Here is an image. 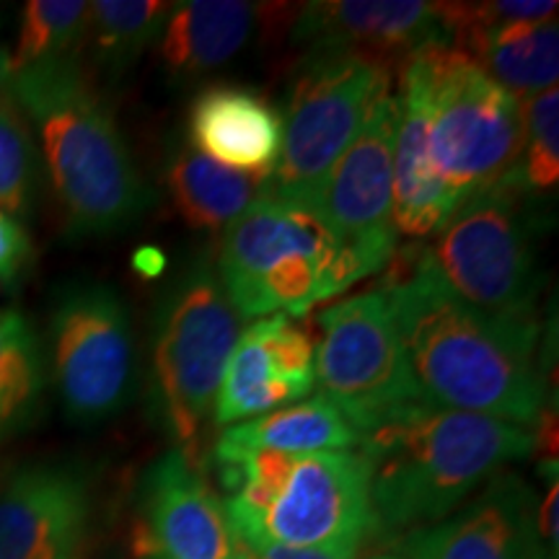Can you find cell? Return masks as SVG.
Listing matches in <instances>:
<instances>
[{"label": "cell", "mask_w": 559, "mask_h": 559, "mask_svg": "<svg viewBox=\"0 0 559 559\" xmlns=\"http://www.w3.org/2000/svg\"><path fill=\"white\" fill-rule=\"evenodd\" d=\"M381 285L419 391L430 404L531 428L547 400L536 319L461 300L425 247L396 251Z\"/></svg>", "instance_id": "cell-1"}, {"label": "cell", "mask_w": 559, "mask_h": 559, "mask_svg": "<svg viewBox=\"0 0 559 559\" xmlns=\"http://www.w3.org/2000/svg\"><path fill=\"white\" fill-rule=\"evenodd\" d=\"M5 88L37 140L68 236L120 234L148 213L151 185L81 58L21 70Z\"/></svg>", "instance_id": "cell-2"}, {"label": "cell", "mask_w": 559, "mask_h": 559, "mask_svg": "<svg viewBox=\"0 0 559 559\" xmlns=\"http://www.w3.org/2000/svg\"><path fill=\"white\" fill-rule=\"evenodd\" d=\"M373 531L409 534L443 521L502 466L534 453V432L423 402L360 440Z\"/></svg>", "instance_id": "cell-3"}, {"label": "cell", "mask_w": 559, "mask_h": 559, "mask_svg": "<svg viewBox=\"0 0 559 559\" xmlns=\"http://www.w3.org/2000/svg\"><path fill=\"white\" fill-rule=\"evenodd\" d=\"M215 270L234 309L251 321L300 319L366 280L317 207L267 194L223 230Z\"/></svg>", "instance_id": "cell-4"}, {"label": "cell", "mask_w": 559, "mask_h": 559, "mask_svg": "<svg viewBox=\"0 0 559 559\" xmlns=\"http://www.w3.org/2000/svg\"><path fill=\"white\" fill-rule=\"evenodd\" d=\"M234 309L205 251L164 285L151 319L148 409L153 423L187 451L213 415L223 370L241 337Z\"/></svg>", "instance_id": "cell-5"}, {"label": "cell", "mask_w": 559, "mask_h": 559, "mask_svg": "<svg viewBox=\"0 0 559 559\" xmlns=\"http://www.w3.org/2000/svg\"><path fill=\"white\" fill-rule=\"evenodd\" d=\"M386 83L391 70L376 60L349 52H306L280 115L283 143L264 194L317 205L321 187Z\"/></svg>", "instance_id": "cell-6"}, {"label": "cell", "mask_w": 559, "mask_h": 559, "mask_svg": "<svg viewBox=\"0 0 559 559\" xmlns=\"http://www.w3.org/2000/svg\"><path fill=\"white\" fill-rule=\"evenodd\" d=\"M419 60L428 81L430 158L461 205L513 174L521 102L451 47H425Z\"/></svg>", "instance_id": "cell-7"}, {"label": "cell", "mask_w": 559, "mask_h": 559, "mask_svg": "<svg viewBox=\"0 0 559 559\" xmlns=\"http://www.w3.org/2000/svg\"><path fill=\"white\" fill-rule=\"evenodd\" d=\"M526 200L508 177L461 202L425 249L443 283L474 309L536 319L542 280Z\"/></svg>", "instance_id": "cell-8"}, {"label": "cell", "mask_w": 559, "mask_h": 559, "mask_svg": "<svg viewBox=\"0 0 559 559\" xmlns=\"http://www.w3.org/2000/svg\"><path fill=\"white\" fill-rule=\"evenodd\" d=\"M50 376L70 423L102 425L138 391V347L124 298L107 283H68L50 309Z\"/></svg>", "instance_id": "cell-9"}, {"label": "cell", "mask_w": 559, "mask_h": 559, "mask_svg": "<svg viewBox=\"0 0 559 559\" xmlns=\"http://www.w3.org/2000/svg\"><path fill=\"white\" fill-rule=\"evenodd\" d=\"M319 326L313 358L319 396L334 404L360 438L428 402L409 370L383 288L326 306Z\"/></svg>", "instance_id": "cell-10"}, {"label": "cell", "mask_w": 559, "mask_h": 559, "mask_svg": "<svg viewBox=\"0 0 559 559\" xmlns=\"http://www.w3.org/2000/svg\"><path fill=\"white\" fill-rule=\"evenodd\" d=\"M234 536L285 547H362L373 531L370 469L360 451L293 453L283 485L254 519H226Z\"/></svg>", "instance_id": "cell-11"}, {"label": "cell", "mask_w": 559, "mask_h": 559, "mask_svg": "<svg viewBox=\"0 0 559 559\" xmlns=\"http://www.w3.org/2000/svg\"><path fill=\"white\" fill-rule=\"evenodd\" d=\"M394 130L396 94L386 83L313 205L355 257L362 277L386 270L400 251L394 223Z\"/></svg>", "instance_id": "cell-12"}, {"label": "cell", "mask_w": 559, "mask_h": 559, "mask_svg": "<svg viewBox=\"0 0 559 559\" xmlns=\"http://www.w3.org/2000/svg\"><path fill=\"white\" fill-rule=\"evenodd\" d=\"M94 498L68 464H24L0 481V559H86Z\"/></svg>", "instance_id": "cell-13"}, {"label": "cell", "mask_w": 559, "mask_h": 559, "mask_svg": "<svg viewBox=\"0 0 559 559\" xmlns=\"http://www.w3.org/2000/svg\"><path fill=\"white\" fill-rule=\"evenodd\" d=\"M317 345L304 319L272 313L241 332L223 370L213 419L221 428L288 407L317 383Z\"/></svg>", "instance_id": "cell-14"}, {"label": "cell", "mask_w": 559, "mask_h": 559, "mask_svg": "<svg viewBox=\"0 0 559 559\" xmlns=\"http://www.w3.org/2000/svg\"><path fill=\"white\" fill-rule=\"evenodd\" d=\"M402 559H549L534 487L500 472L443 521L400 539Z\"/></svg>", "instance_id": "cell-15"}, {"label": "cell", "mask_w": 559, "mask_h": 559, "mask_svg": "<svg viewBox=\"0 0 559 559\" xmlns=\"http://www.w3.org/2000/svg\"><path fill=\"white\" fill-rule=\"evenodd\" d=\"M293 45L306 52H349L402 68L425 47H449L438 3L423 0H317L296 11Z\"/></svg>", "instance_id": "cell-16"}, {"label": "cell", "mask_w": 559, "mask_h": 559, "mask_svg": "<svg viewBox=\"0 0 559 559\" xmlns=\"http://www.w3.org/2000/svg\"><path fill=\"white\" fill-rule=\"evenodd\" d=\"M140 510L135 549H151L164 559H236L223 502L185 449L153 461Z\"/></svg>", "instance_id": "cell-17"}, {"label": "cell", "mask_w": 559, "mask_h": 559, "mask_svg": "<svg viewBox=\"0 0 559 559\" xmlns=\"http://www.w3.org/2000/svg\"><path fill=\"white\" fill-rule=\"evenodd\" d=\"M428 122V81L417 52L402 66L394 130V223L400 236L415 241L436 236L459 207L432 166Z\"/></svg>", "instance_id": "cell-18"}, {"label": "cell", "mask_w": 559, "mask_h": 559, "mask_svg": "<svg viewBox=\"0 0 559 559\" xmlns=\"http://www.w3.org/2000/svg\"><path fill=\"white\" fill-rule=\"evenodd\" d=\"M187 143L228 169L267 179L283 143V117L257 88L215 83L190 104Z\"/></svg>", "instance_id": "cell-19"}, {"label": "cell", "mask_w": 559, "mask_h": 559, "mask_svg": "<svg viewBox=\"0 0 559 559\" xmlns=\"http://www.w3.org/2000/svg\"><path fill=\"white\" fill-rule=\"evenodd\" d=\"M270 5L243 0L171 3L158 37V58L171 83H194L228 66L260 29Z\"/></svg>", "instance_id": "cell-20"}, {"label": "cell", "mask_w": 559, "mask_h": 559, "mask_svg": "<svg viewBox=\"0 0 559 559\" xmlns=\"http://www.w3.org/2000/svg\"><path fill=\"white\" fill-rule=\"evenodd\" d=\"M164 185L177 213L200 230H226L264 194L267 179L228 169L202 156L187 140L169 145Z\"/></svg>", "instance_id": "cell-21"}, {"label": "cell", "mask_w": 559, "mask_h": 559, "mask_svg": "<svg viewBox=\"0 0 559 559\" xmlns=\"http://www.w3.org/2000/svg\"><path fill=\"white\" fill-rule=\"evenodd\" d=\"M485 70L515 99H531L557 88L559 79V26L557 19L506 24L472 34L451 47Z\"/></svg>", "instance_id": "cell-22"}, {"label": "cell", "mask_w": 559, "mask_h": 559, "mask_svg": "<svg viewBox=\"0 0 559 559\" xmlns=\"http://www.w3.org/2000/svg\"><path fill=\"white\" fill-rule=\"evenodd\" d=\"M360 440V432L334 404L324 396H313L309 402L288 404L247 423L223 428L215 445L234 451L319 453L355 451Z\"/></svg>", "instance_id": "cell-23"}, {"label": "cell", "mask_w": 559, "mask_h": 559, "mask_svg": "<svg viewBox=\"0 0 559 559\" xmlns=\"http://www.w3.org/2000/svg\"><path fill=\"white\" fill-rule=\"evenodd\" d=\"M171 3L160 0H96L88 3L83 50L88 66L109 86L120 83L156 47ZM91 73V75H94Z\"/></svg>", "instance_id": "cell-24"}, {"label": "cell", "mask_w": 559, "mask_h": 559, "mask_svg": "<svg viewBox=\"0 0 559 559\" xmlns=\"http://www.w3.org/2000/svg\"><path fill=\"white\" fill-rule=\"evenodd\" d=\"M47 383L45 347L32 321L0 311V440L26 428Z\"/></svg>", "instance_id": "cell-25"}, {"label": "cell", "mask_w": 559, "mask_h": 559, "mask_svg": "<svg viewBox=\"0 0 559 559\" xmlns=\"http://www.w3.org/2000/svg\"><path fill=\"white\" fill-rule=\"evenodd\" d=\"M86 24L88 3L83 0H29L9 50V79L47 62L81 58Z\"/></svg>", "instance_id": "cell-26"}, {"label": "cell", "mask_w": 559, "mask_h": 559, "mask_svg": "<svg viewBox=\"0 0 559 559\" xmlns=\"http://www.w3.org/2000/svg\"><path fill=\"white\" fill-rule=\"evenodd\" d=\"M41 187V158L24 111L9 88L0 91V210L24 223Z\"/></svg>", "instance_id": "cell-27"}, {"label": "cell", "mask_w": 559, "mask_h": 559, "mask_svg": "<svg viewBox=\"0 0 559 559\" xmlns=\"http://www.w3.org/2000/svg\"><path fill=\"white\" fill-rule=\"evenodd\" d=\"M521 153L510 179L526 198H547L559 185V94L542 91L521 102Z\"/></svg>", "instance_id": "cell-28"}, {"label": "cell", "mask_w": 559, "mask_h": 559, "mask_svg": "<svg viewBox=\"0 0 559 559\" xmlns=\"http://www.w3.org/2000/svg\"><path fill=\"white\" fill-rule=\"evenodd\" d=\"M34 257L24 223L0 210V288L13 290L29 270Z\"/></svg>", "instance_id": "cell-29"}, {"label": "cell", "mask_w": 559, "mask_h": 559, "mask_svg": "<svg viewBox=\"0 0 559 559\" xmlns=\"http://www.w3.org/2000/svg\"><path fill=\"white\" fill-rule=\"evenodd\" d=\"M234 542L247 551L251 559H355L358 547H317V549H300L285 547V544L270 542L264 536H234Z\"/></svg>", "instance_id": "cell-30"}, {"label": "cell", "mask_w": 559, "mask_h": 559, "mask_svg": "<svg viewBox=\"0 0 559 559\" xmlns=\"http://www.w3.org/2000/svg\"><path fill=\"white\" fill-rule=\"evenodd\" d=\"M166 267V254L156 247H143L132 254V270L145 280H156Z\"/></svg>", "instance_id": "cell-31"}, {"label": "cell", "mask_w": 559, "mask_h": 559, "mask_svg": "<svg viewBox=\"0 0 559 559\" xmlns=\"http://www.w3.org/2000/svg\"><path fill=\"white\" fill-rule=\"evenodd\" d=\"M9 83V50H5L3 39H0V91Z\"/></svg>", "instance_id": "cell-32"}, {"label": "cell", "mask_w": 559, "mask_h": 559, "mask_svg": "<svg viewBox=\"0 0 559 559\" xmlns=\"http://www.w3.org/2000/svg\"><path fill=\"white\" fill-rule=\"evenodd\" d=\"M135 555H138V559H164V557H158L156 551H151V549H135Z\"/></svg>", "instance_id": "cell-33"}, {"label": "cell", "mask_w": 559, "mask_h": 559, "mask_svg": "<svg viewBox=\"0 0 559 559\" xmlns=\"http://www.w3.org/2000/svg\"><path fill=\"white\" fill-rule=\"evenodd\" d=\"M236 544V542H234ZM236 559H251L249 555H247V551H243L241 547H239V544H236Z\"/></svg>", "instance_id": "cell-34"}, {"label": "cell", "mask_w": 559, "mask_h": 559, "mask_svg": "<svg viewBox=\"0 0 559 559\" xmlns=\"http://www.w3.org/2000/svg\"><path fill=\"white\" fill-rule=\"evenodd\" d=\"M370 559H402V557H394V555H381V557H370Z\"/></svg>", "instance_id": "cell-35"}]
</instances>
